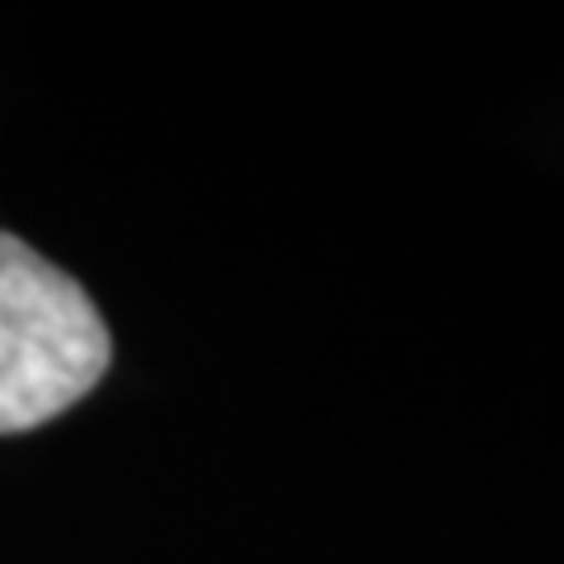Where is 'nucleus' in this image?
I'll return each instance as SVG.
<instances>
[{
  "instance_id": "1",
  "label": "nucleus",
  "mask_w": 564,
  "mask_h": 564,
  "mask_svg": "<svg viewBox=\"0 0 564 564\" xmlns=\"http://www.w3.org/2000/svg\"><path fill=\"white\" fill-rule=\"evenodd\" d=\"M113 362L95 296L20 236L0 231V433L66 414Z\"/></svg>"
}]
</instances>
